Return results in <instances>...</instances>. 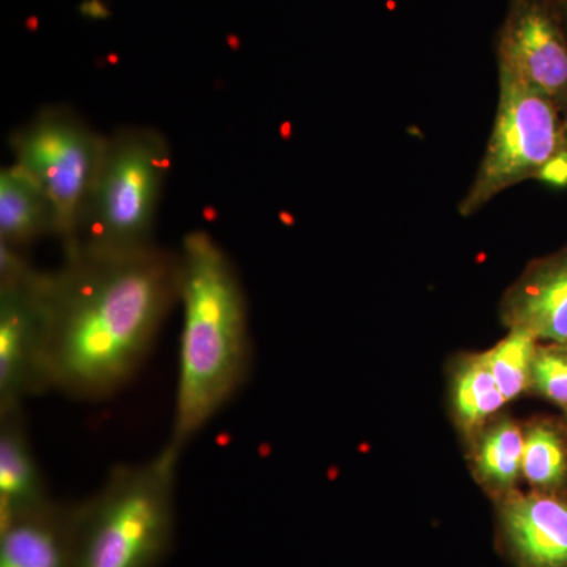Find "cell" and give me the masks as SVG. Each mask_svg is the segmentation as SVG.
Returning a JSON list of instances; mask_svg holds the SVG:
<instances>
[{"instance_id": "cell-1", "label": "cell", "mask_w": 567, "mask_h": 567, "mask_svg": "<svg viewBox=\"0 0 567 567\" xmlns=\"http://www.w3.org/2000/svg\"><path fill=\"white\" fill-rule=\"evenodd\" d=\"M40 393L102 401L136 375L181 298V254L80 248L35 271Z\"/></svg>"}, {"instance_id": "cell-2", "label": "cell", "mask_w": 567, "mask_h": 567, "mask_svg": "<svg viewBox=\"0 0 567 567\" xmlns=\"http://www.w3.org/2000/svg\"><path fill=\"white\" fill-rule=\"evenodd\" d=\"M178 254L183 324L169 442L183 450L245 385L251 338L240 276L218 241L194 230Z\"/></svg>"}, {"instance_id": "cell-3", "label": "cell", "mask_w": 567, "mask_h": 567, "mask_svg": "<svg viewBox=\"0 0 567 567\" xmlns=\"http://www.w3.org/2000/svg\"><path fill=\"white\" fill-rule=\"evenodd\" d=\"M182 447L167 442L141 464L111 470L103 486L71 505V567H156L173 543Z\"/></svg>"}, {"instance_id": "cell-4", "label": "cell", "mask_w": 567, "mask_h": 567, "mask_svg": "<svg viewBox=\"0 0 567 567\" xmlns=\"http://www.w3.org/2000/svg\"><path fill=\"white\" fill-rule=\"evenodd\" d=\"M171 166L169 144L156 130L123 128L107 136L82 210L78 248L130 251L153 245L156 212Z\"/></svg>"}, {"instance_id": "cell-5", "label": "cell", "mask_w": 567, "mask_h": 567, "mask_svg": "<svg viewBox=\"0 0 567 567\" xmlns=\"http://www.w3.org/2000/svg\"><path fill=\"white\" fill-rule=\"evenodd\" d=\"M106 137L65 107L40 112L11 136L14 166L47 194L54 208L55 237L63 254L78 248L82 210L99 174Z\"/></svg>"}, {"instance_id": "cell-6", "label": "cell", "mask_w": 567, "mask_h": 567, "mask_svg": "<svg viewBox=\"0 0 567 567\" xmlns=\"http://www.w3.org/2000/svg\"><path fill=\"white\" fill-rule=\"evenodd\" d=\"M498 106L494 130L475 181L458 204L472 216L511 186L537 178L559 151L563 117L546 96L498 70Z\"/></svg>"}, {"instance_id": "cell-7", "label": "cell", "mask_w": 567, "mask_h": 567, "mask_svg": "<svg viewBox=\"0 0 567 567\" xmlns=\"http://www.w3.org/2000/svg\"><path fill=\"white\" fill-rule=\"evenodd\" d=\"M495 48L498 70L513 73L567 117V31L557 0H506Z\"/></svg>"}, {"instance_id": "cell-8", "label": "cell", "mask_w": 567, "mask_h": 567, "mask_svg": "<svg viewBox=\"0 0 567 567\" xmlns=\"http://www.w3.org/2000/svg\"><path fill=\"white\" fill-rule=\"evenodd\" d=\"M35 271L13 249L0 252V413L40 393L41 320Z\"/></svg>"}, {"instance_id": "cell-9", "label": "cell", "mask_w": 567, "mask_h": 567, "mask_svg": "<svg viewBox=\"0 0 567 567\" xmlns=\"http://www.w3.org/2000/svg\"><path fill=\"white\" fill-rule=\"evenodd\" d=\"M498 544L514 567H567V502L537 491L502 496Z\"/></svg>"}, {"instance_id": "cell-10", "label": "cell", "mask_w": 567, "mask_h": 567, "mask_svg": "<svg viewBox=\"0 0 567 567\" xmlns=\"http://www.w3.org/2000/svg\"><path fill=\"white\" fill-rule=\"evenodd\" d=\"M499 316L509 330H524L546 344H567V246L533 260L506 290Z\"/></svg>"}, {"instance_id": "cell-11", "label": "cell", "mask_w": 567, "mask_h": 567, "mask_svg": "<svg viewBox=\"0 0 567 567\" xmlns=\"http://www.w3.org/2000/svg\"><path fill=\"white\" fill-rule=\"evenodd\" d=\"M71 505L50 502L0 520V567H71Z\"/></svg>"}, {"instance_id": "cell-12", "label": "cell", "mask_w": 567, "mask_h": 567, "mask_svg": "<svg viewBox=\"0 0 567 567\" xmlns=\"http://www.w3.org/2000/svg\"><path fill=\"white\" fill-rule=\"evenodd\" d=\"M21 409L0 413V520L50 502Z\"/></svg>"}, {"instance_id": "cell-13", "label": "cell", "mask_w": 567, "mask_h": 567, "mask_svg": "<svg viewBox=\"0 0 567 567\" xmlns=\"http://www.w3.org/2000/svg\"><path fill=\"white\" fill-rule=\"evenodd\" d=\"M55 235L54 208L14 164L0 173V241L21 249L43 235Z\"/></svg>"}, {"instance_id": "cell-14", "label": "cell", "mask_w": 567, "mask_h": 567, "mask_svg": "<svg viewBox=\"0 0 567 567\" xmlns=\"http://www.w3.org/2000/svg\"><path fill=\"white\" fill-rule=\"evenodd\" d=\"M473 447V470L476 480L502 498L514 491L522 476L524 429L511 417H495L480 432Z\"/></svg>"}, {"instance_id": "cell-15", "label": "cell", "mask_w": 567, "mask_h": 567, "mask_svg": "<svg viewBox=\"0 0 567 567\" xmlns=\"http://www.w3.org/2000/svg\"><path fill=\"white\" fill-rule=\"evenodd\" d=\"M506 402L486 352L468 354L458 363L453 379V409L462 431L475 435Z\"/></svg>"}, {"instance_id": "cell-16", "label": "cell", "mask_w": 567, "mask_h": 567, "mask_svg": "<svg viewBox=\"0 0 567 567\" xmlns=\"http://www.w3.org/2000/svg\"><path fill=\"white\" fill-rule=\"evenodd\" d=\"M522 476L537 492L557 491L567 480V442L548 421H535L524 429Z\"/></svg>"}, {"instance_id": "cell-17", "label": "cell", "mask_w": 567, "mask_h": 567, "mask_svg": "<svg viewBox=\"0 0 567 567\" xmlns=\"http://www.w3.org/2000/svg\"><path fill=\"white\" fill-rule=\"evenodd\" d=\"M540 342L524 330H509L486 357L492 374L506 401H513L532 386L533 363Z\"/></svg>"}, {"instance_id": "cell-18", "label": "cell", "mask_w": 567, "mask_h": 567, "mask_svg": "<svg viewBox=\"0 0 567 567\" xmlns=\"http://www.w3.org/2000/svg\"><path fill=\"white\" fill-rule=\"evenodd\" d=\"M529 390L567 410V349L539 344L536 350Z\"/></svg>"}, {"instance_id": "cell-19", "label": "cell", "mask_w": 567, "mask_h": 567, "mask_svg": "<svg viewBox=\"0 0 567 567\" xmlns=\"http://www.w3.org/2000/svg\"><path fill=\"white\" fill-rule=\"evenodd\" d=\"M537 178L559 188L567 186V153L563 151L555 153L554 158L543 167Z\"/></svg>"}, {"instance_id": "cell-20", "label": "cell", "mask_w": 567, "mask_h": 567, "mask_svg": "<svg viewBox=\"0 0 567 567\" xmlns=\"http://www.w3.org/2000/svg\"><path fill=\"white\" fill-rule=\"evenodd\" d=\"M559 151L567 153V117L563 118L561 132H559Z\"/></svg>"}, {"instance_id": "cell-21", "label": "cell", "mask_w": 567, "mask_h": 567, "mask_svg": "<svg viewBox=\"0 0 567 567\" xmlns=\"http://www.w3.org/2000/svg\"><path fill=\"white\" fill-rule=\"evenodd\" d=\"M559 14H561L563 22L567 31V0H557Z\"/></svg>"}, {"instance_id": "cell-22", "label": "cell", "mask_w": 567, "mask_h": 567, "mask_svg": "<svg viewBox=\"0 0 567 567\" xmlns=\"http://www.w3.org/2000/svg\"><path fill=\"white\" fill-rule=\"evenodd\" d=\"M566 349H567V344H565Z\"/></svg>"}]
</instances>
